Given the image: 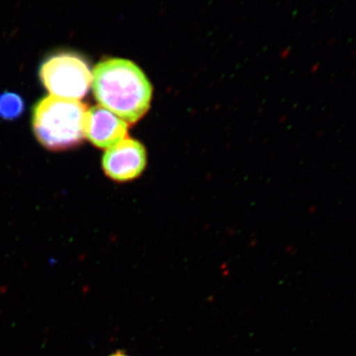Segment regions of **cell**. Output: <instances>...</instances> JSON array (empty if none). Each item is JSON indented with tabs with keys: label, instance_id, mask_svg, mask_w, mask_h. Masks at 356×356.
<instances>
[{
	"label": "cell",
	"instance_id": "2",
	"mask_svg": "<svg viewBox=\"0 0 356 356\" xmlns=\"http://www.w3.org/2000/svg\"><path fill=\"white\" fill-rule=\"evenodd\" d=\"M88 109L76 100L47 96L33 110V130L50 151L74 149L86 138Z\"/></svg>",
	"mask_w": 356,
	"mask_h": 356
},
{
	"label": "cell",
	"instance_id": "3",
	"mask_svg": "<svg viewBox=\"0 0 356 356\" xmlns=\"http://www.w3.org/2000/svg\"><path fill=\"white\" fill-rule=\"evenodd\" d=\"M39 76L51 96L76 102L86 95L92 83L88 60L74 51H56L44 58Z\"/></svg>",
	"mask_w": 356,
	"mask_h": 356
},
{
	"label": "cell",
	"instance_id": "4",
	"mask_svg": "<svg viewBox=\"0 0 356 356\" xmlns=\"http://www.w3.org/2000/svg\"><path fill=\"white\" fill-rule=\"evenodd\" d=\"M102 165L107 177L115 181H130L139 177L146 168V149L138 140L126 138L107 149Z\"/></svg>",
	"mask_w": 356,
	"mask_h": 356
},
{
	"label": "cell",
	"instance_id": "1",
	"mask_svg": "<svg viewBox=\"0 0 356 356\" xmlns=\"http://www.w3.org/2000/svg\"><path fill=\"white\" fill-rule=\"evenodd\" d=\"M95 97L100 106L126 123L139 121L151 106L153 88L142 70L125 58H106L92 74Z\"/></svg>",
	"mask_w": 356,
	"mask_h": 356
},
{
	"label": "cell",
	"instance_id": "5",
	"mask_svg": "<svg viewBox=\"0 0 356 356\" xmlns=\"http://www.w3.org/2000/svg\"><path fill=\"white\" fill-rule=\"evenodd\" d=\"M128 125L120 117L102 106L88 112L86 137L100 149H110L127 138Z\"/></svg>",
	"mask_w": 356,
	"mask_h": 356
},
{
	"label": "cell",
	"instance_id": "7",
	"mask_svg": "<svg viewBox=\"0 0 356 356\" xmlns=\"http://www.w3.org/2000/svg\"><path fill=\"white\" fill-rule=\"evenodd\" d=\"M108 356H130V355H127V353H124V351L117 350V351H115L114 353H112V355H110Z\"/></svg>",
	"mask_w": 356,
	"mask_h": 356
},
{
	"label": "cell",
	"instance_id": "6",
	"mask_svg": "<svg viewBox=\"0 0 356 356\" xmlns=\"http://www.w3.org/2000/svg\"><path fill=\"white\" fill-rule=\"evenodd\" d=\"M25 105L22 97L14 92L0 93V118L15 120L24 112Z\"/></svg>",
	"mask_w": 356,
	"mask_h": 356
}]
</instances>
